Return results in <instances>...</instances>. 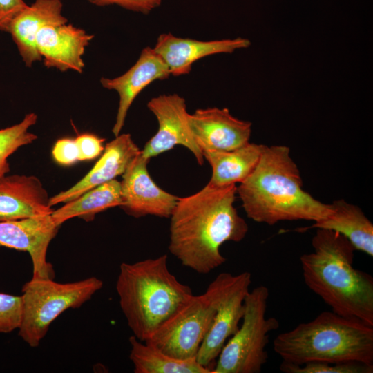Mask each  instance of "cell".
<instances>
[{"mask_svg": "<svg viewBox=\"0 0 373 373\" xmlns=\"http://www.w3.org/2000/svg\"><path fill=\"white\" fill-rule=\"evenodd\" d=\"M237 186L208 183L196 193L178 198L169 217V251L180 263L208 274L227 260L220 252L227 242H240L249 227L234 207Z\"/></svg>", "mask_w": 373, "mask_h": 373, "instance_id": "6da1fadb", "label": "cell"}, {"mask_svg": "<svg viewBox=\"0 0 373 373\" xmlns=\"http://www.w3.org/2000/svg\"><path fill=\"white\" fill-rule=\"evenodd\" d=\"M236 192L247 216L268 225L280 221L317 222L332 211L331 204L303 190L300 171L286 146L265 145L256 168Z\"/></svg>", "mask_w": 373, "mask_h": 373, "instance_id": "7a4b0ae2", "label": "cell"}, {"mask_svg": "<svg viewBox=\"0 0 373 373\" xmlns=\"http://www.w3.org/2000/svg\"><path fill=\"white\" fill-rule=\"evenodd\" d=\"M312 245L300 258L305 285L334 313L373 326V278L353 267L354 246L324 229H316Z\"/></svg>", "mask_w": 373, "mask_h": 373, "instance_id": "3957f363", "label": "cell"}, {"mask_svg": "<svg viewBox=\"0 0 373 373\" xmlns=\"http://www.w3.org/2000/svg\"><path fill=\"white\" fill-rule=\"evenodd\" d=\"M166 254L123 262L116 282L119 305L133 336L146 341L193 295L169 271Z\"/></svg>", "mask_w": 373, "mask_h": 373, "instance_id": "277c9868", "label": "cell"}, {"mask_svg": "<svg viewBox=\"0 0 373 373\" xmlns=\"http://www.w3.org/2000/svg\"><path fill=\"white\" fill-rule=\"evenodd\" d=\"M273 348L283 362L298 365L313 361L373 365V326L325 311L278 334Z\"/></svg>", "mask_w": 373, "mask_h": 373, "instance_id": "5b68a950", "label": "cell"}, {"mask_svg": "<svg viewBox=\"0 0 373 373\" xmlns=\"http://www.w3.org/2000/svg\"><path fill=\"white\" fill-rule=\"evenodd\" d=\"M102 286L103 281L95 276L66 283L32 278L21 289L23 316L19 335L29 346L37 347L60 314L81 307Z\"/></svg>", "mask_w": 373, "mask_h": 373, "instance_id": "8992f818", "label": "cell"}, {"mask_svg": "<svg viewBox=\"0 0 373 373\" xmlns=\"http://www.w3.org/2000/svg\"><path fill=\"white\" fill-rule=\"evenodd\" d=\"M269 289L259 285L245 298L242 324L223 346L212 373H260L268 361L270 332L279 327L274 317L266 316Z\"/></svg>", "mask_w": 373, "mask_h": 373, "instance_id": "52a82bcc", "label": "cell"}, {"mask_svg": "<svg viewBox=\"0 0 373 373\" xmlns=\"http://www.w3.org/2000/svg\"><path fill=\"white\" fill-rule=\"evenodd\" d=\"M251 283L249 271L237 275L223 272L211 282L205 291L214 304L216 313L195 359L211 372L223 346L239 328Z\"/></svg>", "mask_w": 373, "mask_h": 373, "instance_id": "ba28073f", "label": "cell"}, {"mask_svg": "<svg viewBox=\"0 0 373 373\" xmlns=\"http://www.w3.org/2000/svg\"><path fill=\"white\" fill-rule=\"evenodd\" d=\"M215 313L214 304L206 292L193 295L144 342L174 358H195Z\"/></svg>", "mask_w": 373, "mask_h": 373, "instance_id": "9c48e42d", "label": "cell"}, {"mask_svg": "<svg viewBox=\"0 0 373 373\" xmlns=\"http://www.w3.org/2000/svg\"><path fill=\"white\" fill-rule=\"evenodd\" d=\"M147 107L155 116L158 128L141 150L142 155L150 160L181 145L193 153L198 164L203 165L204 158L191 131L184 98L176 93L160 95L151 98Z\"/></svg>", "mask_w": 373, "mask_h": 373, "instance_id": "30bf717a", "label": "cell"}, {"mask_svg": "<svg viewBox=\"0 0 373 373\" xmlns=\"http://www.w3.org/2000/svg\"><path fill=\"white\" fill-rule=\"evenodd\" d=\"M149 160L140 152L122 174L120 207L134 218L154 216L169 218L178 197L156 184L147 169Z\"/></svg>", "mask_w": 373, "mask_h": 373, "instance_id": "8fae6325", "label": "cell"}, {"mask_svg": "<svg viewBox=\"0 0 373 373\" xmlns=\"http://www.w3.org/2000/svg\"><path fill=\"white\" fill-rule=\"evenodd\" d=\"M59 227L51 214L0 222V247L28 252L32 262L33 278L53 279L54 269L46 256Z\"/></svg>", "mask_w": 373, "mask_h": 373, "instance_id": "7c38bea8", "label": "cell"}, {"mask_svg": "<svg viewBox=\"0 0 373 373\" xmlns=\"http://www.w3.org/2000/svg\"><path fill=\"white\" fill-rule=\"evenodd\" d=\"M189 122L202 151H230L249 142L251 123L235 117L227 108H198L189 113Z\"/></svg>", "mask_w": 373, "mask_h": 373, "instance_id": "4fadbf2b", "label": "cell"}, {"mask_svg": "<svg viewBox=\"0 0 373 373\" xmlns=\"http://www.w3.org/2000/svg\"><path fill=\"white\" fill-rule=\"evenodd\" d=\"M169 70L153 48H144L137 60L125 73L115 78L102 77L103 88L115 90L119 95V105L112 132L119 135L124 125L128 111L135 99L149 84L167 79Z\"/></svg>", "mask_w": 373, "mask_h": 373, "instance_id": "5bb4252c", "label": "cell"}, {"mask_svg": "<svg viewBox=\"0 0 373 373\" xmlns=\"http://www.w3.org/2000/svg\"><path fill=\"white\" fill-rule=\"evenodd\" d=\"M93 37L70 23L47 26L38 33L36 48L46 68L81 73L83 55Z\"/></svg>", "mask_w": 373, "mask_h": 373, "instance_id": "9a60e30c", "label": "cell"}, {"mask_svg": "<svg viewBox=\"0 0 373 373\" xmlns=\"http://www.w3.org/2000/svg\"><path fill=\"white\" fill-rule=\"evenodd\" d=\"M250 44L248 39L242 37L200 41L163 33L159 35L153 48L166 64L171 75L180 76L188 75L193 64L200 59L216 54L232 53L248 48Z\"/></svg>", "mask_w": 373, "mask_h": 373, "instance_id": "2e32d148", "label": "cell"}, {"mask_svg": "<svg viewBox=\"0 0 373 373\" xmlns=\"http://www.w3.org/2000/svg\"><path fill=\"white\" fill-rule=\"evenodd\" d=\"M141 150L128 133L119 134L104 146L90 171L68 189L50 198L51 207L71 201L90 189L122 175Z\"/></svg>", "mask_w": 373, "mask_h": 373, "instance_id": "e0dca14e", "label": "cell"}, {"mask_svg": "<svg viewBox=\"0 0 373 373\" xmlns=\"http://www.w3.org/2000/svg\"><path fill=\"white\" fill-rule=\"evenodd\" d=\"M50 198L35 175H12L0 178V222L51 214Z\"/></svg>", "mask_w": 373, "mask_h": 373, "instance_id": "ac0fdd59", "label": "cell"}, {"mask_svg": "<svg viewBox=\"0 0 373 373\" xmlns=\"http://www.w3.org/2000/svg\"><path fill=\"white\" fill-rule=\"evenodd\" d=\"M62 8L61 0H35L12 21L8 32L27 67L41 60L36 48L40 30L47 26L68 23L62 15Z\"/></svg>", "mask_w": 373, "mask_h": 373, "instance_id": "d6986e66", "label": "cell"}, {"mask_svg": "<svg viewBox=\"0 0 373 373\" xmlns=\"http://www.w3.org/2000/svg\"><path fill=\"white\" fill-rule=\"evenodd\" d=\"M265 147L249 142L230 151L202 150L204 160L212 169L208 184L223 187L242 182L256 168Z\"/></svg>", "mask_w": 373, "mask_h": 373, "instance_id": "ffe728a7", "label": "cell"}, {"mask_svg": "<svg viewBox=\"0 0 373 373\" xmlns=\"http://www.w3.org/2000/svg\"><path fill=\"white\" fill-rule=\"evenodd\" d=\"M331 207L332 211L327 218L299 230L324 229L334 231L345 236L356 250L372 257L373 224L362 209L343 199L334 201Z\"/></svg>", "mask_w": 373, "mask_h": 373, "instance_id": "44dd1931", "label": "cell"}, {"mask_svg": "<svg viewBox=\"0 0 373 373\" xmlns=\"http://www.w3.org/2000/svg\"><path fill=\"white\" fill-rule=\"evenodd\" d=\"M122 198L120 182L113 180L85 192L78 198L67 202L51 213L54 222L59 227L74 217L93 220L95 214L115 207H121Z\"/></svg>", "mask_w": 373, "mask_h": 373, "instance_id": "7402d4cb", "label": "cell"}, {"mask_svg": "<svg viewBox=\"0 0 373 373\" xmlns=\"http://www.w3.org/2000/svg\"><path fill=\"white\" fill-rule=\"evenodd\" d=\"M129 343L135 373H212L195 358H174L133 335L129 337Z\"/></svg>", "mask_w": 373, "mask_h": 373, "instance_id": "603a6c76", "label": "cell"}, {"mask_svg": "<svg viewBox=\"0 0 373 373\" xmlns=\"http://www.w3.org/2000/svg\"><path fill=\"white\" fill-rule=\"evenodd\" d=\"M37 121V115L29 113L20 122L0 129V178L10 171L8 157L20 147L31 144L37 138L29 131Z\"/></svg>", "mask_w": 373, "mask_h": 373, "instance_id": "cb8c5ba5", "label": "cell"}, {"mask_svg": "<svg viewBox=\"0 0 373 373\" xmlns=\"http://www.w3.org/2000/svg\"><path fill=\"white\" fill-rule=\"evenodd\" d=\"M280 370L285 373H372L373 365L356 361H313L298 365L282 362Z\"/></svg>", "mask_w": 373, "mask_h": 373, "instance_id": "d4e9b609", "label": "cell"}, {"mask_svg": "<svg viewBox=\"0 0 373 373\" xmlns=\"http://www.w3.org/2000/svg\"><path fill=\"white\" fill-rule=\"evenodd\" d=\"M22 316V296L0 292V333H10L19 329Z\"/></svg>", "mask_w": 373, "mask_h": 373, "instance_id": "484cf974", "label": "cell"}, {"mask_svg": "<svg viewBox=\"0 0 373 373\" xmlns=\"http://www.w3.org/2000/svg\"><path fill=\"white\" fill-rule=\"evenodd\" d=\"M78 149L79 160H90L99 156L104 151L103 142L104 139L93 134H82L75 139Z\"/></svg>", "mask_w": 373, "mask_h": 373, "instance_id": "4316f807", "label": "cell"}, {"mask_svg": "<svg viewBox=\"0 0 373 373\" xmlns=\"http://www.w3.org/2000/svg\"><path fill=\"white\" fill-rule=\"evenodd\" d=\"M52 155L54 160L61 165H71L78 159V149L75 140L62 138L55 144Z\"/></svg>", "mask_w": 373, "mask_h": 373, "instance_id": "83f0119b", "label": "cell"}, {"mask_svg": "<svg viewBox=\"0 0 373 373\" xmlns=\"http://www.w3.org/2000/svg\"><path fill=\"white\" fill-rule=\"evenodd\" d=\"M92 4L105 6L117 5L125 9L147 14L158 7L162 0H86Z\"/></svg>", "mask_w": 373, "mask_h": 373, "instance_id": "f1b7e54d", "label": "cell"}, {"mask_svg": "<svg viewBox=\"0 0 373 373\" xmlns=\"http://www.w3.org/2000/svg\"><path fill=\"white\" fill-rule=\"evenodd\" d=\"M28 6L23 0H0V31L8 32L13 19Z\"/></svg>", "mask_w": 373, "mask_h": 373, "instance_id": "f546056e", "label": "cell"}]
</instances>
